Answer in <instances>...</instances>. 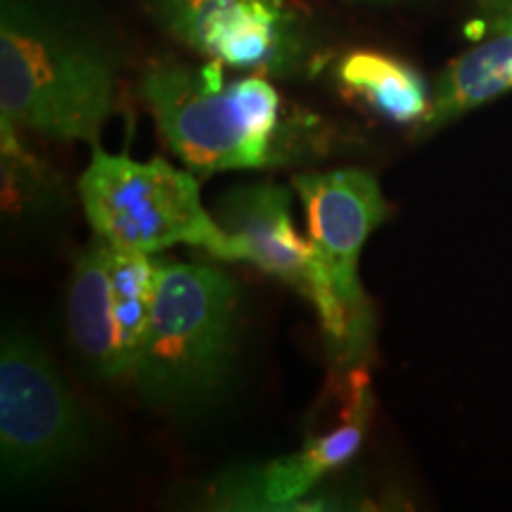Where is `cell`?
<instances>
[{
  "label": "cell",
  "mask_w": 512,
  "mask_h": 512,
  "mask_svg": "<svg viewBox=\"0 0 512 512\" xmlns=\"http://www.w3.org/2000/svg\"><path fill=\"white\" fill-rule=\"evenodd\" d=\"M138 95L169 150L195 176L294 164L320 138L318 119L290 110L271 76L228 79L216 62L152 60Z\"/></svg>",
  "instance_id": "obj_1"
},
{
  "label": "cell",
  "mask_w": 512,
  "mask_h": 512,
  "mask_svg": "<svg viewBox=\"0 0 512 512\" xmlns=\"http://www.w3.org/2000/svg\"><path fill=\"white\" fill-rule=\"evenodd\" d=\"M107 256H110V278L114 313H117L121 354L126 363V380L136 361L140 342H143L147 323H150L152 302L157 290L159 264L150 259V254L128 252L107 242Z\"/></svg>",
  "instance_id": "obj_12"
},
{
  "label": "cell",
  "mask_w": 512,
  "mask_h": 512,
  "mask_svg": "<svg viewBox=\"0 0 512 512\" xmlns=\"http://www.w3.org/2000/svg\"><path fill=\"white\" fill-rule=\"evenodd\" d=\"M238 299L221 268L159 261L150 323L128 373L147 403L185 411L221 392L235 358Z\"/></svg>",
  "instance_id": "obj_3"
},
{
  "label": "cell",
  "mask_w": 512,
  "mask_h": 512,
  "mask_svg": "<svg viewBox=\"0 0 512 512\" xmlns=\"http://www.w3.org/2000/svg\"><path fill=\"white\" fill-rule=\"evenodd\" d=\"M351 399L335 430L306 439L299 451L287 453L264 465L240 467L221 477L209 496L214 510H337V498L309 501L323 477L339 470L356 456L366 439L368 422L373 418V389L370 377L361 368L349 373Z\"/></svg>",
  "instance_id": "obj_9"
},
{
  "label": "cell",
  "mask_w": 512,
  "mask_h": 512,
  "mask_svg": "<svg viewBox=\"0 0 512 512\" xmlns=\"http://www.w3.org/2000/svg\"><path fill=\"white\" fill-rule=\"evenodd\" d=\"M79 197L95 238L119 249L157 254L190 245L216 259L245 261L240 242L202 204L197 176L162 157L138 162L95 143L79 178Z\"/></svg>",
  "instance_id": "obj_4"
},
{
  "label": "cell",
  "mask_w": 512,
  "mask_h": 512,
  "mask_svg": "<svg viewBox=\"0 0 512 512\" xmlns=\"http://www.w3.org/2000/svg\"><path fill=\"white\" fill-rule=\"evenodd\" d=\"M152 24L204 62L309 79L328 60L323 31L294 0H138Z\"/></svg>",
  "instance_id": "obj_5"
},
{
  "label": "cell",
  "mask_w": 512,
  "mask_h": 512,
  "mask_svg": "<svg viewBox=\"0 0 512 512\" xmlns=\"http://www.w3.org/2000/svg\"><path fill=\"white\" fill-rule=\"evenodd\" d=\"M214 219L245 249V261L294 287L318 313L335 354L347 361L349 318L318 249L292 226L290 190L278 183H249L216 202Z\"/></svg>",
  "instance_id": "obj_8"
},
{
  "label": "cell",
  "mask_w": 512,
  "mask_h": 512,
  "mask_svg": "<svg viewBox=\"0 0 512 512\" xmlns=\"http://www.w3.org/2000/svg\"><path fill=\"white\" fill-rule=\"evenodd\" d=\"M306 230L349 318L347 363L363 361L373 347V309L358 278L363 245L387 216L375 176L363 169L313 171L294 176Z\"/></svg>",
  "instance_id": "obj_7"
},
{
  "label": "cell",
  "mask_w": 512,
  "mask_h": 512,
  "mask_svg": "<svg viewBox=\"0 0 512 512\" xmlns=\"http://www.w3.org/2000/svg\"><path fill=\"white\" fill-rule=\"evenodd\" d=\"M512 17V0H477V19L472 24H489Z\"/></svg>",
  "instance_id": "obj_13"
},
{
  "label": "cell",
  "mask_w": 512,
  "mask_h": 512,
  "mask_svg": "<svg viewBox=\"0 0 512 512\" xmlns=\"http://www.w3.org/2000/svg\"><path fill=\"white\" fill-rule=\"evenodd\" d=\"M88 441L79 401L46 351L22 330L0 344V456L5 477L34 479L69 463Z\"/></svg>",
  "instance_id": "obj_6"
},
{
  "label": "cell",
  "mask_w": 512,
  "mask_h": 512,
  "mask_svg": "<svg viewBox=\"0 0 512 512\" xmlns=\"http://www.w3.org/2000/svg\"><path fill=\"white\" fill-rule=\"evenodd\" d=\"M354 5H370V8H387V5H399V3H411V0H347Z\"/></svg>",
  "instance_id": "obj_14"
},
{
  "label": "cell",
  "mask_w": 512,
  "mask_h": 512,
  "mask_svg": "<svg viewBox=\"0 0 512 512\" xmlns=\"http://www.w3.org/2000/svg\"><path fill=\"white\" fill-rule=\"evenodd\" d=\"M67 323L74 349L100 380H126L114 313L107 242L95 238L76 259L67 294Z\"/></svg>",
  "instance_id": "obj_10"
},
{
  "label": "cell",
  "mask_w": 512,
  "mask_h": 512,
  "mask_svg": "<svg viewBox=\"0 0 512 512\" xmlns=\"http://www.w3.org/2000/svg\"><path fill=\"white\" fill-rule=\"evenodd\" d=\"M339 86L392 124L420 126L432 110V88L411 64L377 50H351L337 62Z\"/></svg>",
  "instance_id": "obj_11"
},
{
  "label": "cell",
  "mask_w": 512,
  "mask_h": 512,
  "mask_svg": "<svg viewBox=\"0 0 512 512\" xmlns=\"http://www.w3.org/2000/svg\"><path fill=\"white\" fill-rule=\"evenodd\" d=\"M117 57L48 0H0V119L53 140L100 143L114 110Z\"/></svg>",
  "instance_id": "obj_2"
}]
</instances>
